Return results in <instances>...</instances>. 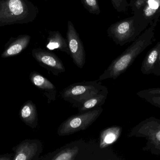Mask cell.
Returning <instances> with one entry per match:
<instances>
[{"label":"cell","instance_id":"cell-13","mask_svg":"<svg viewBox=\"0 0 160 160\" xmlns=\"http://www.w3.org/2000/svg\"><path fill=\"white\" fill-rule=\"evenodd\" d=\"M79 152L78 146L66 145L39 158V160H74Z\"/></svg>","mask_w":160,"mask_h":160},{"label":"cell","instance_id":"cell-14","mask_svg":"<svg viewBox=\"0 0 160 160\" xmlns=\"http://www.w3.org/2000/svg\"><path fill=\"white\" fill-rule=\"evenodd\" d=\"M22 121L32 128H35L38 125V116L36 106L31 100L23 104L20 111Z\"/></svg>","mask_w":160,"mask_h":160},{"label":"cell","instance_id":"cell-17","mask_svg":"<svg viewBox=\"0 0 160 160\" xmlns=\"http://www.w3.org/2000/svg\"><path fill=\"white\" fill-rule=\"evenodd\" d=\"M122 132V127L112 126L102 131L100 134V147L104 148L112 145L119 139Z\"/></svg>","mask_w":160,"mask_h":160},{"label":"cell","instance_id":"cell-6","mask_svg":"<svg viewBox=\"0 0 160 160\" xmlns=\"http://www.w3.org/2000/svg\"><path fill=\"white\" fill-rule=\"evenodd\" d=\"M103 109L99 107L72 116L59 126L57 134L60 136H68L85 130L98 119Z\"/></svg>","mask_w":160,"mask_h":160},{"label":"cell","instance_id":"cell-1","mask_svg":"<svg viewBox=\"0 0 160 160\" xmlns=\"http://www.w3.org/2000/svg\"><path fill=\"white\" fill-rule=\"evenodd\" d=\"M155 27L149 26L142 34L118 57L112 61L104 72L99 77V80L108 79L116 80L127 71L136 58L153 43Z\"/></svg>","mask_w":160,"mask_h":160},{"label":"cell","instance_id":"cell-15","mask_svg":"<svg viewBox=\"0 0 160 160\" xmlns=\"http://www.w3.org/2000/svg\"><path fill=\"white\" fill-rule=\"evenodd\" d=\"M47 42L46 48L49 50L60 51L70 55L67 39L64 38L59 31H50Z\"/></svg>","mask_w":160,"mask_h":160},{"label":"cell","instance_id":"cell-12","mask_svg":"<svg viewBox=\"0 0 160 160\" xmlns=\"http://www.w3.org/2000/svg\"><path fill=\"white\" fill-rule=\"evenodd\" d=\"M137 14H141L149 26L156 28L160 17V0H148Z\"/></svg>","mask_w":160,"mask_h":160},{"label":"cell","instance_id":"cell-16","mask_svg":"<svg viewBox=\"0 0 160 160\" xmlns=\"http://www.w3.org/2000/svg\"><path fill=\"white\" fill-rule=\"evenodd\" d=\"M160 54V41L150 50L144 59L141 70L144 75L152 74L158 60Z\"/></svg>","mask_w":160,"mask_h":160},{"label":"cell","instance_id":"cell-10","mask_svg":"<svg viewBox=\"0 0 160 160\" xmlns=\"http://www.w3.org/2000/svg\"><path fill=\"white\" fill-rule=\"evenodd\" d=\"M30 79L32 84L43 92L49 104L56 100L57 89L49 80L37 71L31 72Z\"/></svg>","mask_w":160,"mask_h":160},{"label":"cell","instance_id":"cell-20","mask_svg":"<svg viewBox=\"0 0 160 160\" xmlns=\"http://www.w3.org/2000/svg\"><path fill=\"white\" fill-rule=\"evenodd\" d=\"M113 7L117 12H126L129 8L128 0H110Z\"/></svg>","mask_w":160,"mask_h":160},{"label":"cell","instance_id":"cell-18","mask_svg":"<svg viewBox=\"0 0 160 160\" xmlns=\"http://www.w3.org/2000/svg\"><path fill=\"white\" fill-rule=\"evenodd\" d=\"M108 92L107 88L85 101L78 109L79 113H83L97 107H101L105 102Z\"/></svg>","mask_w":160,"mask_h":160},{"label":"cell","instance_id":"cell-4","mask_svg":"<svg viewBox=\"0 0 160 160\" xmlns=\"http://www.w3.org/2000/svg\"><path fill=\"white\" fill-rule=\"evenodd\" d=\"M143 138L147 142L142 148L152 155L160 156V119L152 116L139 123L132 129L128 137Z\"/></svg>","mask_w":160,"mask_h":160},{"label":"cell","instance_id":"cell-25","mask_svg":"<svg viewBox=\"0 0 160 160\" xmlns=\"http://www.w3.org/2000/svg\"><path fill=\"white\" fill-rule=\"evenodd\" d=\"M14 153L0 155V160H12Z\"/></svg>","mask_w":160,"mask_h":160},{"label":"cell","instance_id":"cell-23","mask_svg":"<svg viewBox=\"0 0 160 160\" xmlns=\"http://www.w3.org/2000/svg\"><path fill=\"white\" fill-rule=\"evenodd\" d=\"M143 99L148 103L160 109V95L145 97Z\"/></svg>","mask_w":160,"mask_h":160},{"label":"cell","instance_id":"cell-2","mask_svg":"<svg viewBox=\"0 0 160 160\" xmlns=\"http://www.w3.org/2000/svg\"><path fill=\"white\" fill-rule=\"evenodd\" d=\"M39 13L29 0H0V27L32 22Z\"/></svg>","mask_w":160,"mask_h":160},{"label":"cell","instance_id":"cell-5","mask_svg":"<svg viewBox=\"0 0 160 160\" xmlns=\"http://www.w3.org/2000/svg\"><path fill=\"white\" fill-rule=\"evenodd\" d=\"M106 88L99 80L82 82L68 85L60 92V95L64 100L79 108L85 101Z\"/></svg>","mask_w":160,"mask_h":160},{"label":"cell","instance_id":"cell-7","mask_svg":"<svg viewBox=\"0 0 160 160\" xmlns=\"http://www.w3.org/2000/svg\"><path fill=\"white\" fill-rule=\"evenodd\" d=\"M67 40L70 51V56L75 65L82 69L86 62V53L83 44L72 22H68Z\"/></svg>","mask_w":160,"mask_h":160},{"label":"cell","instance_id":"cell-22","mask_svg":"<svg viewBox=\"0 0 160 160\" xmlns=\"http://www.w3.org/2000/svg\"><path fill=\"white\" fill-rule=\"evenodd\" d=\"M136 94L139 97L142 99L145 97L160 95V87L144 89L137 92Z\"/></svg>","mask_w":160,"mask_h":160},{"label":"cell","instance_id":"cell-9","mask_svg":"<svg viewBox=\"0 0 160 160\" xmlns=\"http://www.w3.org/2000/svg\"><path fill=\"white\" fill-rule=\"evenodd\" d=\"M43 149L40 140L27 139L12 148L14 151L12 160H39Z\"/></svg>","mask_w":160,"mask_h":160},{"label":"cell","instance_id":"cell-24","mask_svg":"<svg viewBox=\"0 0 160 160\" xmlns=\"http://www.w3.org/2000/svg\"><path fill=\"white\" fill-rule=\"evenodd\" d=\"M152 74H154L155 76H160V54L158 63Z\"/></svg>","mask_w":160,"mask_h":160},{"label":"cell","instance_id":"cell-8","mask_svg":"<svg viewBox=\"0 0 160 160\" xmlns=\"http://www.w3.org/2000/svg\"><path fill=\"white\" fill-rule=\"evenodd\" d=\"M32 54L41 67L53 75L58 76L65 72V67L62 60L52 52L37 48L32 49Z\"/></svg>","mask_w":160,"mask_h":160},{"label":"cell","instance_id":"cell-3","mask_svg":"<svg viewBox=\"0 0 160 160\" xmlns=\"http://www.w3.org/2000/svg\"><path fill=\"white\" fill-rule=\"evenodd\" d=\"M148 26L141 14H133L111 24L107 29V34L116 44L123 46L135 41Z\"/></svg>","mask_w":160,"mask_h":160},{"label":"cell","instance_id":"cell-19","mask_svg":"<svg viewBox=\"0 0 160 160\" xmlns=\"http://www.w3.org/2000/svg\"><path fill=\"white\" fill-rule=\"evenodd\" d=\"M84 8L90 14L99 15L100 8L98 0H80Z\"/></svg>","mask_w":160,"mask_h":160},{"label":"cell","instance_id":"cell-11","mask_svg":"<svg viewBox=\"0 0 160 160\" xmlns=\"http://www.w3.org/2000/svg\"><path fill=\"white\" fill-rule=\"evenodd\" d=\"M31 37L29 35H20L15 38L10 39L1 56L6 58L18 55L27 48L31 41Z\"/></svg>","mask_w":160,"mask_h":160},{"label":"cell","instance_id":"cell-21","mask_svg":"<svg viewBox=\"0 0 160 160\" xmlns=\"http://www.w3.org/2000/svg\"><path fill=\"white\" fill-rule=\"evenodd\" d=\"M148 0H130L129 7L130 8L133 14L139 13L144 6Z\"/></svg>","mask_w":160,"mask_h":160},{"label":"cell","instance_id":"cell-26","mask_svg":"<svg viewBox=\"0 0 160 160\" xmlns=\"http://www.w3.org/2000/svg\"><path fill=\"white\" fill-rule=\"evenodd\" d=\"M45 1H50V0H45Z\"/></svg>","mask_w":160,"mask_h":160}]
</instances>
